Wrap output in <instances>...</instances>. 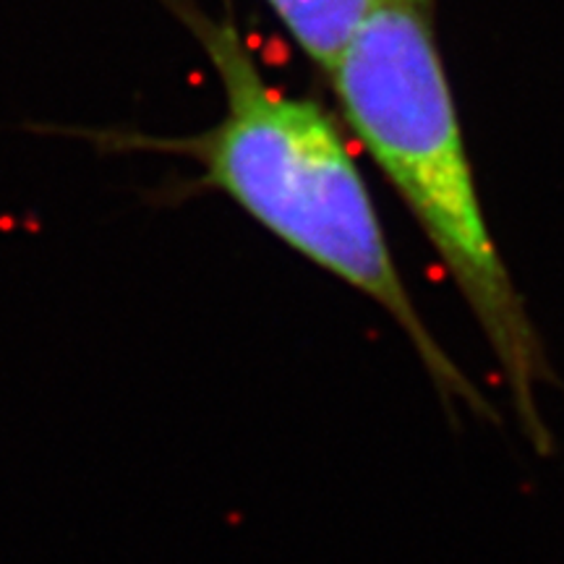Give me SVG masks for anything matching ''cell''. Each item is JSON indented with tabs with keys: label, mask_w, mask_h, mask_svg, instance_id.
<instances>
[{
	"label": "cell",
	"mask_w": 564,
	"mask_h": 564,
	"mask_svg": "<svg viewBox=\"0 0 564 564\" xmlns=\"http://www.w3.org/2000/svg\"><path fill=\"white\" fill-rule=\"evenodd\" d=\"M352 137L426 232L502 369L528 444L554 436L539 387H562L539 329L494 243L457 118L434 3H394L366 21L327 76Z\"/></svg>",
	"instance_id": "obj_2"
},
{
	"label": "cell",
	"mask_w": 564,
	"mask_h": 564,
	"mask_svg": "<svg viewBox=\"0 0 564 564\" xmlns=\"http://www.w3.org/2000/svg\"><path fill=\"white\" fill-rule=\"evenodd\" d=\"M167 6L217 70L223 118L186 139L118 141L194 160L204 186L228 196L295 253L392 316L419 352L449 421L463 408L478 421L499 423L491 400L449 358L415 308L333 112L267 79L232 17H209L194 0H167Z\"/></svg>",
	"instance_id": "obj_1"
},
{
	"label": "cell",
	"mask_w": 564,
	"mask_h": 564,
	"mask_svg": "<svg viewBox=\"0 0 564 564\" xmlns=\"http://www.w3.org/2000/svg\"><path fill=\"white\" fill-rule=\"evenodd\" d=\"M301 53L322 70L333 74L345 47L358 30L387 6L434 3V0H264Z\"/></svg>",
	"instance_id": "obj_3"
}]
</instances>
